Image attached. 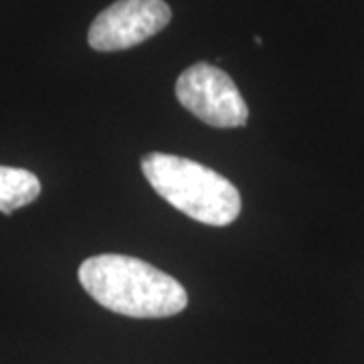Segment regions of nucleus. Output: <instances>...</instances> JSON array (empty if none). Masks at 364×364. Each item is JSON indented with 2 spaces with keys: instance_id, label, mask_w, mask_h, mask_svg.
<instances>
[{
  "instance_id": "obj_1",
  "label": "nucleus",
  "mask_w": 364,
  "mask_h": 364,
  "mask_svg": "<svg viewBox=\"0 0 364 364\" xmlns=\"http://www.w3.org/2000/svg\"><path fill=\"white\" fill-rule=\"evenodd\" d=\"M83 289L109 312L130 318H168L188 306L178 279L128 255L105 253L79 265Z\"/></svg>"
},
{
  "instance_id": "obj_2",
  "label": "nucleus",
  "mask_w": 364,
  "mask_h": 364,
  "mask_svg": "<svg viewBox=\"0 0 364 364\" xmlns=\"http://www.w3.org/2000/svg\"><path fill=\"white\" fill-rule=\"evenodd\" d=\"M150 186L186 217L210 227H227L241 213V196L217 170L188 158L150 152L142 158Z\"/></svg>"
},
{
  "instance_id": "obj_3",
  "label": "nucleus",
  "mask_w": 364,
  "mask_h": 364,
  "mask_svg": "<svg viewBox=\"0 0 364 364\" xmlns=\"http://www.w3.org/2000/svg\"><path fill=\"white\" fill-rule=\"evenodd\" d=\"M174 91L182 107L213 128H241L247 124V104L233 79L219 67L191 65L181 73Z\"/></svg>"
},
{
  "instance_id": "obj_4",
  "label": "nucleus",
  "mask_w": 364,
  "mask_h": 364,
  "mask_svg": "<svg viewBox=\"0 0 364 364\" xmlns=\"http://www.w3.org/2000/svg\"><path fill=\"white\" fill-rule=\"evenodd\" d=\"M172 18L164 0H116L95 16L87 31L91 49L126 51L154 37Z\"/></svg>"
},
{
  "instance_id": "obj_5",
  "label": "nucleus",
  "mask_w": 364,
  "mask_h": 364,
  "mask_svg": "<svg viewBox=\"0 0 364 364\" xmlns=\"http://www.w3.org/2000/svg\"><path fill=\"white\" fill-rule=\"evenodd\" d=\"M41 195V181L25 168L0 166V213L13 215L37 200Z\"/></svg>"
}]
</instances>
